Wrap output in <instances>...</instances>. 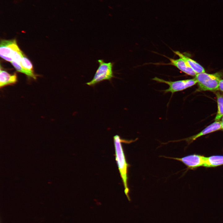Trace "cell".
<instances>
[{"instance_id":"obj_1","label":"cell","mask_w":223,"mask_h":223,"mask_svg":"<svg viewBox=\"0 0 223 223\" xmlns=\"http://www.w3.org/2000/svg\"><path fill=\"white\" fill-rule=\"evenodd\" d=\"M113 141L116 160L124 186L125 193L128 200L130 201L131 199L129 195V190L127 184L128 168L129 165L126 160L122 143L126 142L129 143L133 141H125L121 139L120 136L118 135H116L113 137Z\"/></svg>"},{"instance_id":"obj_2","label":"cell","mask_w":223,"mask_h":223,"mask_svg":"<svg viewBox=\"0 0 223 223\" xmlns=\"http://www.w3.org/2000/svg\"><path fill=\"white\" fill-rule=\"evenodd\" d=\"M98 62L99 66L92 79L86 83L87 85L94 86L102 81H112L115 77L113 71L114 63H107L102 59H98Z\"/></svg>"},{"instance_id":"obj_3","label":"cell","mask_w":223,"mask_h":223,"mask_svg":"<svg viewBox=\"0 0 223 223\" xmlns=\"http://www.w3.org/2000/svg\"><path fill=\"white\" fill-rule=\"evenodd\" d=\"M195 78L200 90L214 91L218 90L221 80L218 74H210L202 72L197 73Z\"/></svg>"},{"instance_id":"obj_4","label":"cell","mask_w":223,"mask_h":223,"mask_svg":"<svg viewBox=\"0 0 223 223\" xmlns=\"http://www.w3.org/2000/svg\"><path fill=\"white\" fill-rule=\"evenodd\" d=\"M152 80L158 82L164 83L168 85L169 88L162 91L165 93L171 92L172 94L175 92L182 91L190 87L197 83L195 78L192 79L171 81H166L155 77Z\"/></svg>"},{"instance_id":"obj_5","label":"cell","mask_w":223,"mask_h":223,"mask_svg":"<svg viewBox=\"0 0 223 223\" xmlns=\"http://www.w3.org/2000/svg\"><path fill=\"white\" fill-rule=\"evenodd\" d=\"M20 49L15 40H2L0 46V55L4 59L11 62L15 52Z\"/></svg>"},{"instance_id":"obj_6","label":"cell","mask_w":223,"mask_h":223,"mask_svg":"<svg viewBox=\"0 0 223 223\" xmlns=\"http://www.w3.org/2000/svg\"><path fill=\"white\" fill-rule=\"evenodd\" d=\"M165 157L181 161L187 166L188 168L191 169L203 166L206 158V157L203 155L195 154L188 155L181 158Z\"/></svg>"},{"instance_id":"obj_7","label":"cell","mask_w":223,"mask_h":223,"mask_svg":"<svg viewBox=\"0 0 223 223\" xmlns=\"http://www.w3.org/2000/svg\"><path fill=\"white\" fill-rule=\"evenodd\" d=\"M170 61L169 64L173 65L185 73L191 76H195L197 73L191 68L187 63L181 58L177 59L167 57Z\"/></svg>"},{"instance_id":"obj_8","label":"cell","mask_w":223,"mask_h":223,"mask_svg":"<svg viewBox=\"0 0 223 223\" xmlns=\"http://www.w3.org/2000/svg\"><path fill=\"white\" fill-rule=\"evenodd\" d=\"M221 129V122L215 121L197 134L186 139L188 142H191L203 135Z\"/></svg>"},{"instance_id":"obj_9","label":"cell","mask_w":223,"mask_h":223,"mask_svg":"<svg viewBox=\"0 0 223 223\" xmlns=\"http://www.w3.org/2000/svg\"><path fill=\"white\" fill-rule=\"evenodd\" d=\"M17 81V77L15 74L11 75L7 72L0 70V87L15 84Z\"/></svg>"},{"instance_id":"obj_10","label":"cell","mask_w":223,"mask_h":223,"mask_svg":"<svg viewBox=\"0 0 223 223\" xmlns=\"http://www.w3.org/2000/svg\"><path fill=\"white\" fill-rule=\"evenodd\" d=\"M173 51L180 58L184 59L197 73L205 72L203 68L195 61L184 55L179 51Z\"/></svg>"},{"instance_id":"obj_11","label":"cell","mask_w":223,"mask_h":223,"mask_svg":"<svg viewBox=\"0 0 223 223\" xmlns=\"http://www.w3.org/2000/svg\"><path fill=\"white\" fill-rule=\"evenodd\" d=\"M223 165V155H213L206 157L204 167H214Z\"/></svg>"},{"instance_id":"obj_12","label":"cell","mask_w":223,"mask_h":223,"mask_svg":"<svg viewBox=\"0 0 223 223\" xmlns=\"http://www.w3.org/2000/svg\"><path fill=\"white\" fill-rule=\"evenodd\" d=\"M21 63L22 67L28 73V77L36 79V76L33 73L32 63L23 54L21 59Z\"/></svg>"},{"instance_id":"obj_13","label":"cell","mask_w":223,"mask_h":223,"mask_svg":"<svg viewBox=\"0 0 223 223\" xmlns=\"http://www.w3.org/2000/svg\"><path fill=\"white\" fill-rule=\"evenodd\" d=\"M218 106V111L216 117L215 121H219L223 116V95L219 93L216 94Z\"/></svg>"},{"instance_id":"obj_14","label":"cell","mask_w":223,"mask_h":223,"mask_svg":"<svg viewBox=\"0 0 223 223\" xmlns=\"http://www.w3.org/2000/svg\"><path fill=\"white\" fill-rule=\"evenodd\" d=\"M218 90L223 92V80H221L220 81Z\"/></svg>"},{"instance_id":"obj_15","label":"cell","mask_w":223,"mask_h":223,"mask_svg":"<svg viewBox=\"0 0 223 223\" xmlns=\"http://www.w3.org/2000/svg\"><path fill=\"white\" fill-rule=\"evenodd\" d=\"M221 129H223V116L222 117L221 121Z\"/></svg>"}]
</instances>
